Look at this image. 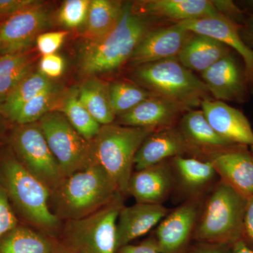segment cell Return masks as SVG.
<instances>
[{
    "instance_id": "cell-17",
    "label": "cell",
    "mask_w": 253,
    "mask_h": 253,
    "mask_svg": "<svg viewBox=\"0 0 253 253\" xmlns=\"http://www.w3.org/2000/svg\"><path fill=\"white\" fill-rule=\"evenodd\" d=\"M188 111L189 109L184 106L155 95L118 116L117 124L159 130L176 126Z\"/></svg>"
},
{
    "instance_id": "cell-45",
    "label": "cell",
    "mask_w": 253,
    "mask_h": 253,
    "mask_svg": "<svg viewBox=\"0 0 253 253\" xmlns=\"http://www.w3.org/2000/svg\"><path fill=\"white\" fill-rule=\"evenodd\" d=\"M250 149H251V154H252L253 159V146H250Z\"/></svg>"
},
{
    "instance_id": "cell-29",
    "label": "cell",
    "mask_w": 253,
    "mask_h": 253,
    "mask_svg": "<svg viewBox=\"0 0 253 253\" xmlns=\"http://www.w3.org/2000/svg\"><path fill=\"white\" fill-rule=\"evenodd\" d=\"M58 109L76 130L87 141H91L99 132V124L84 107L78 96V89L65 93Z\"/></svg>"
},
{
    "instance_id": "cell-20",
    "label": "cell",
    "mask_w": 253,
    "mask_h": 253,
    "mask_svg": "<svg viewBox=\"0 0 253 253\" xmlns=\"http://www.w3.org/2000/svg\"><path fill=\"white\" fill-rule=\"evenodd\" d=\"M174 184L170 161L150 166L131 174L128 194L136 203L163 205Z\"/></svg>"
},
{
    "instance_id": "cell-19",
    "label": "cell",
    "mask_w": 253,
    "mask_h": 253,
    "mask_svg": "<svg viewBox=\"0 0 253 253\" xmlns=\"http://www.w3.org/2000/svg\"><path fill=\"white\" fill-rule=\"evenodd\" d=\"M195 156L208 161L234 143L221 137L211 126L201 110L191 109L182 115L176 125Z\"/></svg>"
},
{
    "instance_id": "cell-46",
    "label": "cell",
    "mask_w": 253,
    "mask_h": 253,
    "mask_svg": "<svg viewBox=\"0 0 253 253\" xmlns=\"http://www.w3.org/2000/svg\"><path fill=\"white\" fill-rule=\"evenodd\" d=\"M1 101H2V100H0V105H1ZM1 116L4 117V116H2V114H1V111H0V118H1Z\"/></svg>"
},
{
    "instance_id": "cell-13",
    "label": "cell",
    "mask_w": 253,
    "mask_h": 253,
    "mask_svg": "<svg viewBox=\"0 0 253 253\" xmlns=\"http://www.w3.org/2000/svg\"><path fill=\"white\" fill-rule=\"evenodd\" d=\"M176 23L192 33L214 38L237 53L244 63L250 92L253 95V49L241 38V26L220 14Z\"/></svg>"
},
{
    "instance_id": "cell-40",
    "label": "cell",
    "mask_w": 253,
    "mask_h": 253,
    "mask_svg": "<svg viewBox=\"0 0 253 253\" xmlns=\"http://www.w3.org/2000/svg\"><path fill=\"white\" fill-rule=\"evenodd\" d=\"M117 253H161L154 239H149L137 245H126Z\"/></svg>"
},
{
    "instance_id": "cell-5",
    "label": "cell",
    "mask_w": 253,
    "mask_h": 253,
    "mask_svg": "<svg viewBox=\"0 0 253 253\" xmlns=\"http://www.w3.org/2000/svg\"><path fill=\"white\" fill-rule=\"evenodd\" d=\"M155 131L151 128L106 125L101 126L91 141L95 162L111 176L123 197L129 195L128 188L136 153Z\"/></svg>"
},
{
    "instance_id": "cell-28",
    "label": "cell",
    "mask_w": 253,
    "mask_h": 253,
    "mask_svg": "<svg viewBox=\"0 0 253 253\" xmlns=\"http://www.w3.org/2000/svg\"><path fill=\"white\" fill-rule=\"evenodd\" d=\"M53 84L54 83L52 80L43 76L39 71H33L23 78L1 101V114L4 118L12 121L23 105Z\"/></svg>"
},
{
    "instance_id": "cell-35",
    "label": "cell",
    "mask_w": 253,
    "mask_h": 253,
    "mask_svg": "<svg viewBox=\"0 0 253 253\" xmlns=\"http://www.w3.org/2000/svg\"><path fill=\"white\" fill-rule=\"evenodd\" d=\"M67 31L49 32L42 33L37 38V48L42 56L56 54L67 37Z\"/></svg>"
},
{
    "instance_id": "cell-12",
    "label": "cell",
    "mask_w": 253,
    "mask_h": 253,
    "mask_svg": "<svg viewBox=\"0 0 253 253\" xmlns=\"http://www.w3.org/2000/svg\"><path fill=\"white\" fill-rule=\"evenodd\" d=\"M202 208L201 198L188 199L163 218L154 239L161 253H182L194 236Z\"/></svg>"
},
{
    "instance_id": "cell-6",
    "label": "cell",
    "mask_w": 253,
    "mask_h": 253,
    "mask_svg": "<svg viewBox=\"0 0 253 253\" xmlns=\"http://www.w3.org/2000/svg\"><path fill=\"white\" fill-rule=\"evenodd\" d=\"M133 77L152 94L189 110L199 107L205 100L212 99L202 80L183 66L177 58L136 66Z\"/></svg>"
},
{
    "instance_id": "cell-26",
    "label": "cell",
    "mask_w": 253,
    "mask_h": 253,
    "mask_svg": "<svg viewBox=\"0 0 253 253\" xmlns=\"http://www.w3.org/2000/svg\"><path fill=\"white\" fill-rule=\"evenodd\" d=\"M125 4L114 0H91L84 23V34L88 41L109 34L122 17Z\"/></svg>"
},
{
    "instance_id": "cell-31",
    "label": "cell",
    "mask_w": 253,
    "mask_h": 253,
    "mask_svg": "<svg viewBox=\"0 0 253 253\" xmlns=\"http://www.w3.org/2000/svg\"><path fill=\"white\" fill-rule=\"evenodd\" d=\"M33 59L26 52L0 56V100L14 89L23 78L33 72Z\"/></svg>"
},
{
    "instance_id": "cell-9",
    "label": "cell",
    "mask_w": 253,
    "mask_h": 253,
    "mask_svg": "<svg viewBox=\"0 0 253 253\" xmlns=\"http://www.w3.org/2000/svg\"><path fill=\"white\" fill-rule=\"evenodd\" d=\"M38 123L65 177L94 162L91 141L81 136L62 113L51 111Z\"/></svg>"
},
{
    "instance_id": "cell-3",
    "label": "cell",
    "mask_w": 253,
    "mask_h": 253,
    "mask_svg": "<svg viewBox=\"0 0 253 253\" xmlns=\"http://www.w3.org/2000/svg\"><path fill=\"white\" fill-rule=\"evenodd\" d=\"M148 16L136 12L131 3L125 4L122 17L103 38L88 41L82 47L79 66L86 75L113 72L128 62L145 36L152 30Z\"/></svg>"
},
{
    "instance_id": "cell-22",
    "label": "cell",
    "mask_w": 253,
    "mask_h": 253,
    "mask_svg": "<svg viewBox=\"0 0 253 253\" xmlns=\"http://www.w3.org/2000/svg\"><path fill=\"white\" fill-rule=\"evenodd\" d=\"M136 4L133 9L139 14L172 20L176 23L219 14L211 0H144Z\"/></svg>"
},
{
    "instance_id": "cell-21",
    "label": "cell",
    "mask_w": 253,
    "mask_h": 253,
    "mask_svg": "<svg viewBox=\"0 0 253 253\" xmlns=\"http://www.w3.org/2000/svg\"><path fill=\"white\" fill-rule=\"evenodd\" d=\"M163 205L136 203L121 209L116 224V248L126 246L133 240L149 232L169 213Z\"/></svg>"
},
{
    "instance_id": "cell-33",
    "label": "cell",
    "mask_w": 253,
    "mask_h": 253,
    "mask_svg": "<svg viewBox=\"0 0 253 253\" xmlns=\"http://www.w3.org/2000/svg\"><path fill=\"white\" fill-rule=\"evenodd\" d=\"M91 0H66L59 10L58 18L69 28L80 27L85 23Z\"/></svg>"
},
{
    "instance_id": "cell-36",
    "label": "cell",
    "mask_w": 253,
    "mask_h": 253,
    "mask_svg": "<svg viewBox=\"0 0 253 253\" xmlns=\"http://www.w3.org/2000/svg\"><path fill=\"white\" fill-rule=\"evenodd\" d=\"M219 14L230 20L236 24L243 26L249 17V15L240 8L237 3L230 0H217L212 1Z\"/></svg>"
},
{
    "instance_id": "cell-34",
    "label": "cell",
    "mask_w": 253,
    "mask_h": 253,
    "mask_svg": "<svg viewBox=\"0 0 253 253\" xmlns=\"http://www.w3.org/2000/svg\"><path fill=\"white\" fill-rule=\"evenodd\" d=\"M18 225V219L9 196L0 184V239Z\"/></svg>"
},
{
    "instance_id": "cell-41",
    "label": "cell",
    "mask_w": 253,
    "mask_h": 253,
    "mask_svg": "<svg viewBox=\"0 0 253 253\" xmlns=\"http://www.w3.org/2000/svg\"><path fill=\"white\" fill-rule=\"evenodd\" d=\"M232 245L204 243L191 253H231Z\"/></svg>"
},
{
    "instance_id": "cell-42",
    "label": "cell",
    "mask_w": 253,
    "mask_h": 253,
    "mask_svg": "<svg viewBox=\"0 0 253 253\" xmlns=\"http://www.w3.org/2000/svg\"><path fill=\"white\" fill-rule=\"evenodd\" d=\"M240 35L248 45L253 49V16L249 15L243 26L240 27Z\"/></svg>"
},
{
    "instance_id": "cell-18",
    "label": "cell",
    "mask_w": 253,
    "mask_h": 253,
    "mask_svg": "<svg viewBox=\"0 0 253 253\" xmlns=\"http://www.w3.org/2000/svg\"><path fill=\"white\" fill-rule=\"evenodd\" d=\"M201 111L211 126L224 139L236 144L253 146V129L242 111L224 101L206 99Z\"/></svg>"
},
{
    "instance_id": "cell-24",
    "label": "cell",
    "mask_w": 253,
    "mask_h": 253,
    "mask_svg": "<svg viewBox=\"0 0 253 253\" xmlns=\"http://www.w3.org/2000/svg\"><path fill=\"white\" fill-rule=\"evenodd\" d=\"M233 51L214 38L194 33L181 49L177 59L192 72L202 73Z\"/></svg>"
},
{
    "instance_id": "cell-7",
    "label": "cell",
    "mask_w": 253,
    "mask_h": 253,
    "mask_svg": "<svg viewBox=\"0 0 253 253\" xmlns=\"http://www.w3.org/2000/svg\"><path fill=\"white\" fill-rule=\"evenodd\" d=\"M123 196L90 215L65 221L59 242L76 253H117L116 224Z\"/></svg>"
},
{
    "instance_id": "cell-16",
    "label": "cell",
    "mask_w": 253,
    "mask_h": 253,
    "mask_svg": "<svg viewBox=\"0 0 253 253\" xmlns=\"http://www.w3.org/2000/svg\"><path fill=\"white\" fill-rule=\"evenodd\" d=\"M179 156L196 158L176 126L165 128L154 131L145 139L136 153L134 168L140 170Z\"/></svg>"
},
{
    "instance_id": "cell-44",
    "label": "cell",
    "mask_w": 253,
    "mask_h": 253,
    "mask_svg": "<svg viewBox=\"0 0 253 253\" xmlns=\"http://www.w3.org/2000/svg\"><path fill=\"white\" fill-rule=\"evenodd\" d=\"M52 253H76L65 247L59 241H55L54 250Z\"/></svg>"
},
{
    "instance_id": "cell-2",
    "label": "cell",
    "mask_w": 253,
    "mask_h": 253,
    "mask_svg": "<svg viewBox=\"0 0 253 253\" xmlns=\"http://www.w3.org/2000/svg\"><path fill=\"white\" fill-rule=\"evenodd\" d=\"M120 194L117 186L99 163L66 176L50 196V207L61 221L77 220L107 206Z\"/></svg>"
},
{
    "instance_id": "cell-23",
    "label": "cell",
    "mask_w": 253,
    "mask_h": 253,
    "mask_svg": "<svg viewBox=\"0 0 253 253\" xmlns=\"http://www.w3.org/2000/svg\"><path fill=\"white\" fill-rule=\"evenodd\" d=\"M174 181L190 199L201 198L217 176L211 163L189 156L170 160Z\"/></svg>"
},
{
    "instance_id": "cell-43",
    "label": "cell",
    "mask_w": 253,
    "mask_h": 253,
    "mask_svg": "<svg viewBox=\"0 0 253 253\" xmlns=\"http://www.w3.org/2000/svg\"><path fill=\"white\" fill-rule=\"evenodd\" d=\"M231 253H253V250L241 239L232 245Z\"/></svg>"
},
{
    "instance_id": "cell-37",
    "label": "cell",
    "mask_w": 253,
    "mask_h": 253,
    "mask_svg": "<svg viewBox=\"0 0 253 253\" xmlns=\"http://www.w3.org/2000/svg\"><path fill=\"white\" fill-rule=\"evenodd\" d=\"M64 68V59L57 54L44 55L40 61L39 72L51 80L60 77Z\"/></svg>"
},
{
    "instance_id": "cell-39",
    "label": "cell",
    "mask_w": 253,
    "mask_h": 253,
    "mask_svg": "<svg viewBox=\"0 0 253 253\" xmlns=\"http://www.w3.org/2000/svg\"><path fill=\"white\" fill-rule=\"evenodd\" d=\"M40 2L36 0H0V17H8Z\"/></svg>"
},
{
    "instance_id": "cell-25",
    "label": "cell",
    "mask_w": 253,
    "mask_h": 253,
    "mask_svg": "<svg viewBox=\"0 0 253 253\" xmlns=\"http://www.w3.org/2000/svg\"><path fill=\"white\" fill-rule=\"evenodd\" d=\"M78 96L96 122L101 126L113 124L116 115L110 99L109 83L89 78L78 88Z\"/></svg>"
},
{
    "instance_id": "cell-15",
    "label": "cell",
    "mask_w": 253,
    "mask_h": 253,
    "mask_svg": "<svg viewBox=\"0 0 253 253\" xmlns=\"http://www.w3.org/2000/svg\"><path fill=\"white\" fill-rule=\"evenodd\" d=\"M220 180L246 199L253 196V159L250 146L233 144L208 160Z\"/></svg>"
},
{
    "instance_id": "cell-8",
    "label": "cell",
    "mask_w": 253,
    "mask_h": 253,
    "mask_svg": "<svg viewBox=\"0 0 253 253\" xmlns=\"http://www.w3.org/2000/svg\"><path fill=\"white\" fill-rule=\"evenodd\" d=\"M9 146L23 166L52 192L65 176L38 123L16 125Z\"/></svg>"
},
{
    "instance_id": "cell-10",
    "label": "cell",
    "mask_w": 253,
    "mask_h": 253,
    "mask_svg": "<svg viewBox=\"0 0 253 253\" xmlns=\"http://www.w3.org/2000/svg\"><path fill=\"white\" fill-rule=\"evenodd\" d=\"M50 22L49 10L41 2L5 18L0 21V56L27 51Z\"/></svg>"
},
{
    "instance_id": "cell-27",
    "label": "cell",
    "mask_w": 253,
    "mask_h": 253,
    "mask_svg": "<svg viewBox=\"0 0 253 253\" xmlns=\"http://www.w3.org/2000/svg\"><path fill=\"white\" fill-rule=\"evenodd\" d=\"M55 240L36 229L18 225L0 239V253H52Z\"/></svg>"
},
{
    "instance_id": "cell-30",
    "label": "cell",
    "mask_w": 253,
    "mask_h": 253,
    "mask_svg": "<svg viewBox=\"0 0 253 253\" xmlns=\"http://www.w3.org/2000/svg\"><path fill=\"white\" fill-rule=\"evenodd\" d=\"M64 94L62 88L54 83L23 105L11 122L16 125L38 122L46 113L53 111L56 106L59 107Z\"/></svg>"
},
{
    "instance_id": "cell-11",
    "label": "cell",
    "mask_w": 253,
    "mask_h": 253,
    "mask_svg": "<svg viewBox=\"0 0 253 253\" xmlns=\"http://www.w3.org/2000/svg\"><path fill=\"white\" fill-rule=\"evenodd\" d=\"M234 54L233 51L201 73V80L212 99L244 104L251 92L244 63Z\"/></svg>"
},
{
    "instance_id": "cell-14",
    "label": "cell",
    "mask_w": 253,
    "mask_h": 253,
    "mask_svg": "<svg viewBox=\"0 0 253 253\" xmlns=\"http://www.w3.org/2000/svg\"><path fill=\"white\" fill-rule=\"evenodd\" d=\"M194 33L178 23L151 30L143 38L128 62L134 66L177 58Z\"/></svg>"
},
{
    "instance_id": "cell-38",
    "label": "cell",
    "mask_w": 253,
    "mask_h": 253,
    "mask_svg": "<svg viewBox=\"0 0 253 253\" xmlns=\"http://www.w3.org/2000/svg\"><path fill=\"white\" fill-rule=\"evenodd\" d=\"M241 240L253 250V196L248 198Z\"/></svg>"
},
{
    "instance_id": "cell-4",
    "label": "cell",
    "mask_w": 253,
    "mask_h": 253,
    "mask_svg": "<svg viewBox=\"0 0 253 253\" xmlns=\"http://www.w3.org/2000/svg\"><path fill=\"white\" fill-rule=\"evenodd\" d=\"M247 199L219 180L203 206L194 237L206 244L233 245L242 237Z\"/></svg>"
},
{
    "instance_id": "cell-1",
    "label": "cell",
    "mask_w": 253,
    "mask_h": 253,
    "mask_svg": "<svg viewBox=\"0 0 253 253\" xmlns=\"http://www.w3.org/2000/svg\"><path fill=\"white\" fill-rule=\"evenodd\" d=\"M0 184L33 227L53 239L59 236L62 221L50 207L49 189L23 166L9 146L0 151Z\"/></svg>"
},
{
    "instance_id": "cell-32",
    "label": "cell",
    "mask_w": 253,
    "mask_h": 253,
    "mask_svg": "<svg viewBox=\"0 0 253 253\" xmlns=\"http://www.w3.org/2000/svg\"><path fill=\"white\" fill-rule=\"evenodd\" d=\"M109 94L116 116L128 112L142 101L155 96L139 84L125 81L109 83Z\"/></svg>"
}]
</instances>
